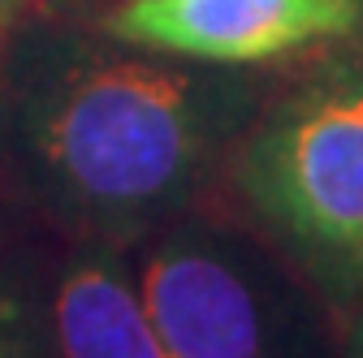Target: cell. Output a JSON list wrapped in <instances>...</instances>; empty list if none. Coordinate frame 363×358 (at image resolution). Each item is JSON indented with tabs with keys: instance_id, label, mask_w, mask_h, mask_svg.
Returning a JSON list of instances; mask_svg holds the SVG:
<instances>
[{
	"instance_id": "cell-1",
	"label": "cell",
	"mask_w": 363,
	"mask_h": 358,
	"mask_svg": "<svg viewBox=\"0 0 363 358\" xmlns=\"http://www.w3.org/2000/svg\"><path fill=\"white\" fill-rule=\"evenodd\" d=\"M242 91L212 69L69 52L18 104L26 182L96 238H134L186 203L230 139Z\"/></svg>"
},
{
	"instance_id": "cell-7",
	"label": "cell",
	"mask_w": 363,
	"mask_h": 358,
	"mask_svg": "<svg viewBox=\"0 0 363 358\" xmlns=\"http://www.w3.org/2000/svg\"><path fill=\"white\" fill-rule=\"evenodd\" d=\"M350 358H363V306H359V316L350 324Z\"/></svg>"
},
{
	"instance_id": "cell-4",
	"label": "cell",
	"mask_w": 363,
	"mask_h": 358,
	"mask_svg": "<svg viewBox=\"0 0 363 358\" xmlns=\"http://www.w3.org/2000/svg\"><path fill=\"white\" fill-rule=\"evenodd\" d=\"M359 26V0H125L108 18L117 43L203 65H251Z\"/></svg>"
},
{
	"instance_id": "cell-5",
	"label": "cell",
	"mask_w": 363,
	"mask_h": 358,
	"mask_svg": "<svg viewBox=\"0 0 363 358\" xmlns=\"http://www.w3.org/2000/svg\"><path fill=\"white\" fill-rule=\"evenodd\" d=\"M48 328L57 358H164L139 285L100 246L65 263Z\"/></svg>"
},
{
	"instance_id": "cell-2",
	"label": "cell",
	"mask_w": 363,
	"mask_h": 358,
	"mask_svg": "<svg viewBox=\"0 0 363 358\" xmlns=\"http://www.w3.org/2000/svg\"><path fill=\"white\" fill-rule=\"evenodd\" d=\"M242 190L325 281H363V57L268 112L242 151Z\"/></svg>"
},
{
	"instance_id": "cell-3",
	"label": "cell",
	"mask_w": 363,
	"mask_h": 358,
	"mask_svg": "<svg viewBox=\"0 0 363 358\" xmlns=\"http://www.w3.org/2000/svg\"><path fill=\"white\" fill-rule=\"evenodd\" d=\"M139 298L164 358H268V311L230 250L173 233L139 259Z\"/></svg>"
},
{
	"instance_id": "cell-8",
	"label": "cell",
	"mask_w": 363,
	"mask_h": 358,
	"mask_svg": "<svg viewBox=\"0 0 363 358\" xmlns=\"http://www.w3.org/2000/svg\"><path fill=\"white\" fill-rule=\"evenodd\" d=\"M18 9H22V0H0V30L18 18Z\"/></svg>"
},
{
	"instance_id": "cell-6",
	"label": "cell",
	"mask_w": 363,
	"mask_h": 358,
	"mask_svg": "<svg viewBox=\"0 0 363 358\" xmlns=\"http://www.w3.org/2000/svg\"><path fill=\"white\" fill-rule=\"evenodd\" d=\"M0 358H57L52 328L9 289H0Z\"/></svg>"
}]
</instances>
